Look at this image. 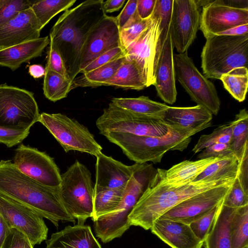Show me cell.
<instances>
[{
	"label": "cell",
	"instance_id": "obj_1",
	"mask_svg": "<svg viewBox=\"0 0 248 248\" xmlns=\"http://www.w3.org/2000/svg\"><path fill=\"white\" fill-rule=\"evenodd\" d=\"M103 2L87 0L65 10L50 30V41L61 56L72 82L79 74L82 49L91 30L106 15Z\"/></svg>",
	"mask_w": 248,
	"mask_h": 248
},
{
	"label": "cell",
	"instance_id": "obj_2",
	"mask_svg": "<svg viewBox=\"0 0 248 248\" xmlns=\"http://www.w3.org/2000/svg\"><path fill=\"white\" fill-rule=\"evenodd\" d=\"M0 194L33 210L56 227L76 222L61 197L59 186H44L21 172L11 160L0 161Z\"/></svg>",
	"mask_w": 248,
	"mask_h": 248
},
{
	"label": "cell",
	"instance_id": "obj_3",
	"mask_svg": "<svg viewBox=\"0 0 248 248\" xmlns=\"http://www.w3.org/2000/svg\"><path fill=\"white\" fill-rule=\"evenodd\" d=\"M237 172L177 186L161 183L156 174L129 215L128 224L150 230L153 222L169 210L193 196L234 181Z\"/></svg>",
	"mask_w": 248,
	"mask_h": 248
},
{
	"label": "cell",
	"instance_id": "obj_4",
	"mask_svg": "<svg viewBox=\"0 0 248 248\" xmlns=\"http://www.w3.org/2000/svg\"><path fill=\"white\" fill-rule=\"evenodd\" d=\"M208 127L188 129L170 125L167 133L160 137L116 132H107L102 135L120 147L124 154L136 163H157L169 151H184L190 143L193 135Z\"/></svg>",
	"mask_w": 248,
	"mask_h": 248
},
{
	"label": "cell",
	"instance_id": "obj_5",
	"mask_svg": "<svg viewBox=\"0 0 248 248\" xmlns=\"http://www.w3.org/2000/svg\"><path fill=\"white\" fill-rule=\"evenodd\" d=\"M157 173L152 164L138 163L126 184L122 200L113 211L93 221L96 236L107 243L120 237L130 227L128 217L133 208L150 186Z\"/></svg>",
	"mask_w": 248,
	"mask_h": 248
},
{
	"label": "cell",
	"instance_id": "obj_6",
	"mask_svg": "<svg viewBox=\"0 0 248 248\" xmlns=\"http://www.w3.org/2000/svg\"><path fill=\"white\" fill-rule=\"evenodd\" d=\"M248 34L238 36L213 35L206 38L201 53L204 76L220 79L231 70L248 67Z\"/></svg>",
	"mask_w": 248,
	"mask_h": 248
},
{
	"label": "cell",
	"instance_id": "obj_7",
	"mask_svg": "<svg viewBox=\"0 0 248 248\" xmlns=\"http://www.w3.org/2000/svg\"><path fill=\"white\" fill-rule=\"evenodd\" d=\"M59 190L62 201L70 215L84 224L93 212L94 186L91 173L76 160L61 174Z\"/></svg>",
	"mask_w": 248,
	"mask_h": 248
},
{
	"label": "cell",
	"instance_id": "obj_8",
	"mask_svg": "<svg viewBox=\"0 0 248 248\" xmlns=\"http://www.w3.org/2000/svg\"><path fill=\"white\" fill-rule=\"evenodd\" d=\"M96 126L101 135L116 132L149 137L163 136L170 126L163 119L133 113L111 102L97 118Z\"/></svg>",
	"mask_w": 248,
	"mask_h": 248
},
{
	"label": "cell",
	"instance_id": "obj_9",
	"mask_svg": "<svg viewBox=\"0 0 248 248\" xmlns=\"http://www.w3.org/2000/svg\"><path fill=\"white\" fill-rule=\"evenodd\" d=\"M39 122L45 126L66 153L77 151L97 156L102 147L84 125L64 114H40Z\"/></svg>",
	"mask_w": 248,
	"mask_h": 248
},
{
	"label": "cell",
	"instance_id": "obj_10",
	"mask_svg": "<svg viewBox=\"0 0 248 248\" xmlns=\"http://www.w3.org/2000/svg\"><path fill=\"white\" fill-rule=\"evenodd\" d=\"M173 57L177 80L193 101L217 115L220 101L214 84L199 71L187 52Z\"/></svg>",
	"mask_w": 248,
	"mask_h": 248
},
{
	"label": "cell",
	"instance_id": "obj_11",
	"mask_svg": "<svg viewBox=\"0 0 248 248\" xmlns=\"http://www.w3.org/2000/svg\"><path fill=\"white\" fill-rule=\"evenodd\" d=\"M40 114L33 93L25 89L0 85V126L31 128Z\"/></svg>",
	"mask_w": 248,
	"mask_h": 248
},
{
	"label": "cell",
	"instance_id": "obj_12",
	"mask_svg": "<svg viewBox=\"0 0 248 248\" xmlns=\"http://www.w3.org/2000/svg\"><path fill=\"white\" fill-rule=\"evenodd\" d=\"M159 23L158 14L154 9L147 28L124 50L126 59L135 61L140 67L147 87L155 83L156 69L164 45L160 40Z\"/></svg>",
	"mask_w": 248,
	"mask_h": 248
},
{
	"label": "cell",
	"instance_id": "obj_13",
	"mask_svg": "<svg viewBox=\"0 0 248 248\" xmlns=\"http://www.w3.org/2000/svg\"><path fill=\"white\" fill-rule=\"evenodd\" d=\"M14 163L23 174L47 186L57 187L61 174L54 158L46 152L24 144L16 148Z\"/></svg>",
	"mask_w": 248,
	"mask_h": 248
},
{
	"label": "cell",
	"instance_id": "obj_14",
	"mask_svg": "<svg viewBox=\"0 0 248 248\" xmlns=\"http://www.w3.org/2000/svg\"><path fill=\"white\" fill-rule=\"evenodd\" d=\"M0 213L10 228L23 233L33 247L46 240L48 229L43 217L31 208L0 194Z\"/></svg>",
	"mask_w": 248,
	"mask_h": 248
},
{
	"label": "cell",
	"instance_id": "obj_15",
	"mask_svg": "<svg viewBox=\"0 0 248 248\" xmlns=\"http://www.w3.org/2000/svg\"><path fill=\"white\" fill-rule=\"evenodd\" d=\"M201 14L195 0H173L170 31L178 53L187 52L196 38Z\"/></svg>",
	"mask_w": 248,
	"mask_h": 248
},
{
	"label": "cell",
	"instance_id": "obj_16",
	"mask_svg": "<svg viewBox=\"0 0 248 248\" xmlns=\"http://www.w3.org/2000/svg\"><path fill=\"white\" fill-rule=\"evenodd\" d=\"M248 24V7L231 5L223 0H210L203 6L200 29L205 38L230 28Z\"/></svg>",
	"mask_w": 248,
	"mask_h": 248
},
{
	"label": "cell",
	"instance_id": "obj_17",
	"mask_svg": "<svg viewBox=\"0 0 248 248\" xmlns=\"http://www.w3.org/2000/svg\"><path fill=\"white\" fill-rule=\"evenodd\" d=\"M234 182L217 186L193 196L169 210L159 218L189 225L217 205L230 192Z\"/></svg>",
	"mask_w": 248,
	"mask_h": 248
},
{
	"label": "cell",
	"instance_id": "obj_18",
	"mask_svg": "<svg viewBox=\"0 0 248 248\" xmlns=\"http://www.w3.org/2000/svg\"><path fill=\"white\" fill-rule=\"evenodd\" d=\"M118 46L121 45L116 17L106 15L93 27L86 39L82 51L79 74L98 56Z\"/></svg>",
	"mask_w": 248,
	"mask_h": 248
},
{
	"label": "cell",
	"instance_id": "obj_19",
	"mask_svg": "<svg viewBox=\"0 0 248 248\" xmlns=\"http://www.w3.org/2000/svg\"><path fill=\"white\" fill-rule=\"evenodd\" d=\"M42 27L31 8L0 26V50L40 37Z\"/></svg>",
	"mask_w": 248,
	"mask_h": 248
},
{
	"label": "cell",
	"instance_id": "obj_20",
	"mask_svg": "<svg viewBox=\"0 0 248 248\" xmlns=\"http://www.w3.org/2000/svg\"><path fill=\"white\" fill-rule=\"evenodd\" d=\"M173 48L170 31L160 53L153 84L158 96L165 103L171 105L175 102L177 94Z\"/></svg>",
	"mask_w": 248,
	"mask_h": 248
},
{
	"label": "cell",
	"instance_id": "obj_21",
	"mask_svg": "<svg viewBox=\"0 0 248 248\" xmlns=\"http://www.w3.org/2000/svg\"><path fill=\"white\" fill-rule=\"evenodd\" d=\"M96 157L94 189H124L138 163L127 166L102 153Z\"/></svg>",
	"mask_w": 248,
	"mask_h": 248
},
{
	"label": "cell",
	"instance_id": "obj_22",
	"mask_svg": "<svg viewBox=\"0 0 248 248\" xmlns=\"http://www.w3.org/2000/svg\"><path fill=\"white\" fill-rule=\"evenodd\" d=\"M155 235L171 248H202L203 242L194 234L189 225L158 218L150 228Z\"/></svg>",
	"mask_w": 248,
	"mask_h": 248
},
{
	"label": "cell",
	"instance_id": "obj_23",
	"mask_svg": "<svg viewBox=\"0 0 248 248\" xmlns=\"http://www.w3.org/2000/svg\"><path fill=\"white\" fill-rule=\"evenodd\" d=\"M46 243V248H102L90 226L79 224L52 233Z\"/></svg>",
	"mask_w": 248,
	"mask_h": 248
},
{
	"label": "cell",
	"instance_id": "obj_24",
	"mask_svg": "<svg viewBox=\"0 0 248 248\" xmlns=\"http://www.w3.org/2000/svg\"><path fill=\"white\" fill-rule=\"evenodd\" d=\"M224 156L197 160H184L166 170L157 169L156 177L161 183L177 186L193 181L209 165Z\"/></svg>",
	"mask_w": 248,
	"mask_h": 248
},
{
	"label": "cell",
	"instance_id": "obj_25",
	"mask_svg": "<svg viewBox=\"0 0 248 248\" xmlns=\"http://www.w3.org/2000/svg\"><path fill=\"white\" fill-rule=\"evenodd\" d=\"M49 43L48 37L45 36L0 50V66L15 71L22 64L42 56Z\"/></svg>",
	"mask_w": 248,
	"mask_h": 248
},
{
	"label": "cell",
	"instance_id": "obj_26",
	"mask_svg": "<svg viewBox=\"0 0 248 248\" xmlns=\"http://www.w3.org/2000/svg\"><path fill=\"white\" fill-rule=\"evenodd\" d=\"M213 114L202 106L188 107H169L163 120L169 125L195 129L210 126Z\"/></svg>",
	"mask_w": 248,
	"mask_h": 248
},
{
	"label": "cell",
	"instance_id": "obj_27",
	"mask_svg": "<svg viewBox=\"0 0 248 248\" xmlns=\"http://www.w3.org/2000/svg\"><path fill=\"white\" fill-rule=\"evenodd\" d=\"M225 198L219 205L211 229L203 242L204 248H232L230 223L238 208L225 206Z\"/></svg>",
	"mask_w": 248,
	"mask_h": 248
},
{
	"label": "cell",
	"instance_id": "obj_28",
	"mask_svg": "<svg viewBox=\"0 0 248 248\" xmlns=\"http://www.w3.org/2000/svg\"><path fill=\"white\" fill-rule=\"evenodd\" d=\"M103 86L138 91L147 87L145 79L138 65L135 61L127 59L119 67L114 76Z\"/></svg>",
	"mask_w": 248,
	"mask_h": 248
},
{
	"label": "cell",
	"instance_id": "obj_29",
	"mask_svg": "<svg viewBox=\"0 0 248 248\" xmlns=\"http://www.w3.org/2000/svg\"><path fill=\"white\" fill-rule=\"evenodd\" d=\"M111 103L133 113L161 119L170 107L164 103L153 101L145 96L135 98H113Z\"/></svg>",
	"mask_w": 248,
	"mask_h": 248
},
{
	"label": "cell",
	"instance_id": "obj_30",
	"mask_svg": "<svg viewBox=\"0 0 248 248\" xmlns=\"http://www.w3.org/2000/svg\"><path fill=\"white\" fill-rule=\"evenodd\" d=\"M125 55L76 78L72 82V90L78 87H95L103 86L111 78L126 60Z\"/></svg>",
	"mask_w": 248,
	"mask_h": 248
},
{
	"label": "cell",
	"instance_id": "obj_31",
	"mask_svg": "<svg viewBox=\"0 0 248 248\" xmlns=\"http://www.w3.org/2000/svg\"><path fill=\"white\" fill-rule=\"evenodd\" d=\"M124 189H94L93 221L115 210L120 204Z\"/></svg>",
	"mask_w": 248,
	"mask_h": 248
},
{
	"label": "cell",
	"instance_id": "obj_32",
	"mask_svg": "<svg viewBox=\"0 0 248 248\" xmlns=\"http://www.w3.org/2000/svg\"><path fill=\"white\" fill-rule=\"evenodd\" d=\"M219 79L235 99L240 102L245 100L248 87V67L235 68L223 74Z\"/></svg>",
	"mask_w": 248,
	"mask_h": 248
},
{
	"label": "cell",
	"instance_id": "obj_33",
	"mask_svg": "<svg viewBox=\"0 0 248 248\" xmlns=\"http://www.w3.org/2000/svg\"><path fill=\"white\" fill-rule=\"evenodd\" d=\"M43 92L48 100L56 102L66 97L72 90V81L68 78L46 67Z\"/></svg>",
	"mask_w": 248,
	"mask_h": 248
},
{
	"label": "cell",
	"instance_id": "obj_34",
	"mask_svg": "<svg viewBox=\"0 0 248 248\" xmlns=\"http://www.w3.org/2000/svg\"><path fill=\"white\" fill-rule=\"evenodd\" d=\"M76 0H35L31 8L43 28L59 13L71 7Z\"/></svg>",
	"mask_w": 248,
	"mask_h": 248
},
{
	"label": "cell",
	"instance_id": "obj_35",
	"mask_svg": "<svg viewBox=\"0 0 248 248\" xmlns=\"http://www.w3.org/2000/svg\"><path fill=\"white\" fill-rule=\"evenodd\" d=\"M232 248H243L248 245V205L239 208L230 223Z\"/></svg>",
	"mask_w": 248,
	"mask_h": 248
},
{
	"label": "cell",
	"instance_id": "obj_36",
	"mask_svg": "<svg viewBox=\"0 0 248 248\" xmlns=\"http://www.w3.org/2000/svg\"><path fill=\"white\" fill-rule=\"evenodd\" d=\"M238 159L234 153L209 165L194 181L225 176L237 172Z\"/></svg>",
	"mask_w": 248,
	"mask_h": 248
},
{
	"label": "cell",
	"instance_id": "obj_37",
	"mask_svg": "<svg viewBox=\"0 0 248 248\" xmlns=\"http://www.w3.org/2000/svg\"><path fill=\"white\" fill-rule=\"evenodd\" d=\"M232 123L230 149L236 155L248 142V113L246 109L240 110Z\"/></svg>",
	"mask_w": 248,
	"mask_h": 248
},
{
	"label": "cell",
	"instance_id": "obj_38",
	"mask_svg": "<svg viewBox=\"0 0 248 248\" xmlns=\"http://www.w3.org/2000/svg\"><path fill=\"white\" fill-rule=\"evenodd\" d=\"M224 205L239 208L248 205V178L238 172L230 192L225 197Z\"/></svg>",
	"mask_w": 248,
	"mask_h": 248
},
{
	"label": "cell",
	"instance_id": "obj_39",
	"mask_svg": "<svg viewBox=\"0 0 248 248\" xmlns=\"http://www.w3.org/2000/svg\"><path fill=\"white\" fill-rule=\"evenodd\" d=\"M232 123L223 124L216 128L211 133L202 135L192 149L194 154L217 143L230 144L232 140Z\"/></svg>",
	"mask_w": 248,
	"mask_h": 248
},
{
	"label": "cell",
	"instance_id": "obj_40",
	"mask_svg": "<svg viewBox=\"0 0 248 248\" xmlns=\"http://www.w3.org/2000/svg\"><path fill=\"white\" fill-rule=\"evenodd\" d=\"M151 17L142 19L137 13L127 22L120 31V39L121 46L125 50L133 43L147 28Z\"/></svg>",
	"mask_w": 248,
	"mask_h": 248
},
{
	"label": "cell",
	"instance_id": "obj_41",
	"mask_svg": "<svg viewBox=\"0 0 248 248\" xmlns=\"http://www.w3.org/2000/svg\"><path fill=\"white\" fill-rule=\"evenodd\" d=\"M35 0H0V26L31 6Z\"/></svg>",
	"mask_w": 248,
	"mask_h": 248
},
{
	"label": "cell",
	"instance_id": "obj_42",
	"mask_svg": "<svg viewBox=\"0 0 248 248\" xmlns=\"http://www.w3.org/2000/svg\"><path fill=\"white\" fill-rule=\"evenodd\" d=\"M221 202L189 224L195 235L202 242H204L211 229Z\"/></svg>",
	"mask_w": 248,
	"mask_h": 248
},
{
	"label": "cell",
	"instance_id": "obj_43",
	"mask_svg": "<svg viewBox=\"0 0 248 248\" xmlns=\"http://www.w3.org/2000/svg\"><path fill=\"white\" fill-rule=\"evenodd\" d=\"M30 128L0 126V143L8 147L20 143L30 133Z\"/></svg>",
	"mask_w": 248,
	"mask_h": 248
},
{
	"label": "cell",
	"instance_id": "obj_44",
	"mask_svg": "<svg viewBox=\"0 0 248 248\" xmlns=\"http://www.w3.org/2000/svg\"><path fill=\"white\" fill-rule=\"evenodd\" d=\"M124 55H125V52L122 47L118 46L113 48L98 56L84 68L80 73L84 74L90 72Z\"/></svg>",
	"mask_w": 248,
	"mask_h": 248
},
{
	"label": "cell",
	"instance_id": "obj_45",
	"mask_svg": "<svg viewBox=\"0 0 248 248\" xmlns=\"http://www.w3.org/2000/svg\"><path fill=\"white\" fill-rule=\"evenodd\" d=\"M46 67L68 78L62 58L53 43L50 41L47 51Z\"/></svg>",
	"mask_w": 248,
	"mask_h": 248
},
{
	"label": "cell",
	"instance_id": "obj_46",
	"mask_svg": "<svg viewBox=\"0 0 248 248\" xmlns=\"http://www.w3.org/2000/svg\"><path fill=\"white\" fill-rule=\"evenodd\" d=\"M1 248H33V247L23 233L12 228Z\"/></svg>",
	"mask_w": 248,
	"mask_h": 248
},
{
	"label": "cell",
	"instance_id": "obj_47",
	"mask_svg": "<svg viewBox=\"0 0 248 248\" xmlns=\"http://www.w3.org/2000/svg\"><path fill=\"white\" fill-rule=\"evenodd\" d=\"M200 152L197 156L199 159L227 156L234 153L231 150L230 144L220 143L213 144Z\"/></svg>",
	"mask_w": 248,
	"mask_h": 248
},
{
	"label": "cell",
	"instance_id": "obj_48",
	"mask_svg": "<svg viewBox=\"0 0 248 248\" xmlns=\"http://www.w3.org/2000/svg\"><path fill=\"white\" fill-rule=\"evenodd\" d=\"M137 0H129L120 14L116 16L119 30L137 12Z\"/></svg>",
	"mask_w": 248,
	"mask_h": 248
},
{
	"label": "cell",
	"instance_id": "obj_49",
	"mask_svg": "<svg viewBox=\"0 0 248 248\" xmlns=\"http://www.w3.org/2000/svg\"><path fill=\"white\" fill-rule=\"evenodd\" d=\"M156 0H137V13L142 19L150 18L153 13Z\"/></svg>",
	"mask_w": 248,
	"mask_h": 248
},
{
	"label": "cell",
	"instance_id": "obj_50",
	"mask_svg": "<svg viewBox=\"0 0 248 248\" xmlns=\"http://www.w3.org/2000/svg\"><path fill=\"white\" fill-rule=\"evenodd\" d=\"M125 2V0H108L103 1L102 7L105 13H111L120 10Z\"/></svg>",
	"mask_w": 248,
	"mask_h": 248
},
{
	"label": "cell",
	"instance_id": "obj_51",
	"mask_svg": "<svg viewBox=\"0 0 248 248\" xmlns=\"http://www.w3.org/2000/svg\"><path fill=\"white\" fill-rule=\"evenodd\" d=\"M248 34V24L239 25L224 31L218 33L216 35L238 36Z\"/></svg>",
	"mask_w": 248,
	"mask_h": 248
},
{
	"label": "cell",
	"instance_id": "obj_52",
	"mask_svg": "<svg viewBox=\"0 0 248 248\" xmlns=\"http://www.w3.org/2000/svg\"><path fill=\"white\" fill-rule=\"evenodd\" d=\"M11 229L6 221L0 213V248H1Z\"/></svg>",
	"mask_w": 248,
	"mask_h": 248
},
{
	"label": "cell",
	"instance_id": "obj_53",
	"mask_svg": "<svg viewBox=\"0 0 248 248\" xmlns=\"http://www.w3.org/2000/svg\"><path fill=\"white\" fill-rule=\"evenodd\" d=\"M46 70L40 64H32L29 67V73L34 78H38L45 76Z\"/></svg>",
	"mask_w": 248,
	"mask_h": 248
},
{
	"label": "cell",
	"instance_id": "obj_54",
	"mask_svg": "<svg viewBox=\"0 0 248 248\" xmlns=\"http://www.w3.org/2000/svg\"><path fill=\"white\" fill-rule=\"evenodd\" d=\"M243 248H248V245L246 246L245 247H243Z\"/></svg>",
	"mask_w": 248,
	"mask_h": 248
}]
</instances>
